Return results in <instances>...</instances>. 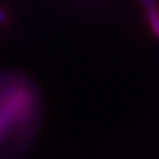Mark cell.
Listing matches in <instances>:
<instances>
[{
	"label": "cell",
	"instance_id": "obj_1",
	"mask_svg": "<svg viewBox=\"0 0 159 159\" xmlns=\"http://www.w3.org/2000/svg\"><path fill=\"white\" fill-rule=\"evenodd\" d=\"M146 15L151 33L159 40V2L158 0H139Z\"/></svg>",
	"mask_w": 159,
	"mask_h": 159
},
{
	"label": "cell",
	"instance_id": "obj_2",
	"mask_svg": "<svg viewBox=\"0 0 159 159\" xmlns=\"http://www.w3.org/2000/svg\"><path fill=\"white\" fill-rule=\"evenodd\" d=\"M2 21H4V13H3L2 9H0V23Z\"/></svg>",
	"mask_w": 159,
	"mask_h": 159
}]
</instances>
